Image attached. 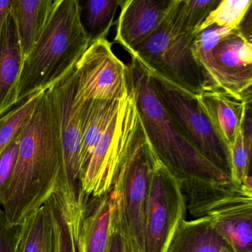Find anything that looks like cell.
<instances>
[{
  "label": "cell",
  "mask_w": 252,
  "mask_h": 252,
  "mask_svg": "<svg viewBox=\"0 0 252 252\" xmlns=\"http://www.w3.org/2000/svg\"><path fill=\"white\" fill-rule=\"evenodd\" d=\"M195 99L215 132L229 149L235 141L239 129L244 124L252 99H240L209 90H203L196 95Z\"/></svg>",
  "instance_id": "obj_12"
},
{
  "label": "cell",
  "mask_w": 252,
  "mask_h": 252,
  "mask_svg": "<svg viewBox=\"0 0 252 252\" xmlns=\"http://www.w3.org/2000/svg\"><path fill=\"white\" fill-rule=\"evenodd\" d=\"M194 37L174 30L166 16L159 29L130 56L146 68L195 97L203 91V80L193 55Z\"/></svg>",
  "instance_id": "obj_6"
},
{
  "label": "cell",
  "mask_w": 252,
  "mask_h": 252,
  "mask_svg": "<svg viewBox=\"0 0 252 252\" xmlns=\"http://www.w3.org/2000/svg\"><path fill=\"white\" fill-rule=\"evenodd\" d=\"M122 0H88L85 2L84 27L91 42L107 39Z\"/></svg>",
  "instance_id": "obj_19"
},
{
  "label": "cell",
  "mask_w": 252,
  "mask_h": 252,
  "mask_svg": "<svg viewBox=\"0 0 252 252\" xmlns=\"http://www.w3.org/2000/svg\"><path fill=\"white\" fill-rule=\"evenodd\" d=\"M130 57L126 64L128 86L158 160L179 183L232 181L207 161L184 136L158 96L148 70L135 57Z\"/></svg>",
  "instance_id": "obj_2"
},
{
  "label": "cell",
  "mask_w": 252,
  "mask_h": 252,
  "mask_svg": "<svg viewBox=\"0 0 252 252\" xmlns=\"http://www.w3.org/2000/svg\"><path fill=\"white\" fill-rule=\"evenodd\" d=\"M17 252H77L61 196L53 193L14 227Z\"/></svg>",
  "instance_id": "obj_9"
},
{
  "label": "cell",
  "mask_w": 252,
  "mask_h": 252,
  "mask_svg": "<svg viewBox=\"0 0 252 252\" xmlns=\"http://www.w3.org/2000/svg\"><path fill=\"white\" fill-rule=\"evenodd\" d=\"M54 3L55 0H12L11 13L15 20L24 59L42 35Z\"/></svg>",
  "instance_id": "obj_16"
},
{
  "label": "cell",
  "mask_w": 252,
  "mask_h": 252,
  "mask_svg": "<svg viewBox=\"0 0 252 252\" xmlns=\"http://www.w3.org/2000/svg\"><path fill=\"white\" fill-rule=\"evenodd\" d=\"M23 60L15 20L10 12L0 26V116L17 104Z\"/></svg>",
  "instance_id": "obj_13"
},
{
  "label": "cell",
  "mask_w": 252,
  "mask_h": 252,
  "mask_svg": "<svg viewBox=\"0 0 252 252\" xmlns=\"http://www.w3.org/2000/svg\"><path fill=\"white\" fill-rule=\"evenodd\" d=\"M171 0H125L121 4L114 42L129 54L159 29Z\"/></svg>",
  "instance_id": "obj_11"
},
{
  "label": "cell",
  "mask_w": 252,
  "mask_h": 252,
  "mask_svg": "<svg viewBox=\"0 0 252 252\" xmlns=\"http://www.w3.org/2000/svg\"><path fill=\"white\" fill-rule=\"evenodd\" d=\"M43 92L33 94L0 116V156L20 135Z\"/></svg>",
  "instance_id": "obj_21"
},
{
  "label": "cell",
  "mask_w": 252,
  "mask_h": 252,
  "mask_svg": "<svg viewBox=\"0 0 252 252\" xmlns=\"http://www.w3.org/2000/svg\"><path fill=\"white\" fill-rule=\"evenodd\" d=\"M220 0H171L166 17L174 30L183 34H197V30Z\"/></svg>",
  "instance_id": "obj_18"
},
{
  "label": "cell",
  "mask_w": 252,
  "mask_h": 252,
  "mask_svg": "<svg viewBox=\"0 0 252 252\" xmlns=\"http://www.w3.org/2000/svg\"><path fill=\"white\" fill-rule=\"evenodd\" d=\"M252 0H220L219 3L199 28L197 34L212 26L237 29L252 10Z\"/></svg>",
  "instance_id": "obj_22"
},
{
  "label": "cell",
  "mask_w": 252,
  "mask_h": 252,
  "mask_svg": "<svg viewBox=\"0 0 252 252\" xmlns=\"http://www.w3.org/2000/svg\"><path fill=\"white\" fill-rule=\"evenodd\" d=\"M64 163L60 108L48 89L20 132L14 170L0 192L10 227L18 225L57 191Z\"/></svg>",
  "instance_id": "obj_1"
},
{
  "label": "cell",
  "mask_w": 252,
  "mask_h": 252,
  "mask_svg": "<svg viewBox=\"0 0 252 252\" xmlns=\"http://www.w3.org/2000/svg\"><path fill=\"white\" fill-rule=\"evenodd\" d=\"M0 252H17L14 227H10L0 203Z\"/></svg>",
  "instance_id": "obj_25"
},
{
  "label": "cell",
  "mask_w": 252,
  "mask_h": 252,
  "mask_svg": "<svg viewBox=\"0 0 252 252\" xmlns=\"http://www.w3.org/2000/svg\"><path fill=\"white\" fill-rule=\"evenodd\" d=\"M109 252H140L126 228L125 221L116 212L115 207Z\"/></svg>",
  "instance_id": "obj_23"
},
{
  "label": "cell",
  "mask_w": 252,
  "mask_h": 252,
  "mask_svg": "<svg viewBox=\"0 0 252 252\" xmlns=\"http://www.w3.org/2000/svg\"><path fill=\"white\" fill-rule=\"evenodd\" d=\"M251 108L246 113L243 126L237 132L235 141L229 147L232 181L242 184L251 177L252 153V116Z\"/></svg>",
  "instance_id": "obj_20"
},
{
  "label": "cell",
  "mask_w": 252,
  "mask_h": 252,
  "mask_svg": "<svg viewBox=\"0 0 252 252\" xmlns=\"http://www.w3.org/2000/svg\"><path fill=\"white\" fill-rule=\"evenodd\" d=\"M122 98L115 101H88L79 152L81 181L85 175L94 149L109 122L119 109Z\"/></svg>",
  "instance_id": "obj_17"
},
{
  "label": "cell",
  "mask_w": 252,
  "mask_h": 252,
  "mask_svg": "<svg viewBox=\"0 0 252 252\" xmlns=\"http://www.w3.org/2000/svg\"><path fill=\"white\" fill-rule=\"evenodd\" d=\"M20 135L0 156V192L3 189L14 170L18 153Z\"/></svg>",
  "instance_id": "obj_24"
},
{
  "label": "cell",
  "mask_w": 252,
  "mask_h": 252,
  "mask_svg": "<svg viewBox=\"0 0 252 252\" xmlns=\"http://www.w3.org/2000/svg\"><path fill=\"white\" fill-rule=\"evenodd\" d=\"M187 210L210 220L215 229L241 252L252 244V188L246 184L180 183Z\"/></svg>",
  "instance_id": "obj_5"
},
{
  "label": "cell",
  "mask_w": 252,
  "mask_h": 252,
  "mask_svg": "<svg viewBox=\"0 0 252 252\" xmlns=\"http://www.w3.org/2000/svg\"><path fill=\"white\" fill-rule=\"evenodd\" d=\"M147 70L158 96L184 136L207 161L232 181L229 149L199 108L195 97Z\"/></svg>",
  "instance_id": "obj_7"
},
{
  "label": "cell",
  "mask_w": 252,
  "mask_h": 252,
  "mask_svg": "<svg viewBox=\"0 0 252 252\" xmlns=\"http://www.w3.org/2000/svg\"><path fill=\"white\" fill-rule=\"evenodd\" d=\"M77 94L86 101L119 100L127 91L126 64L107 39L91 42L75 67Z\"/></svg>",
  "instance_id": "obj_10"
},
{
  "label": "cell",
  "mask_w": 252,
  "mask_h": 252,
  "mask_svg": "<svg viewBox=\"0 0 252 252\" xmlns=\"http://www.w3.org/2000/svg\"><path fill=\"white\" fill-rule=\"evenodd\" d=\"M82 14L79 0H55L42 35L23 60L17 104L36 93L48 91L75 68L91 43Z\"/></svg>",
  "instance_id": "obj_3"
},
{
  "label": "cell",
  "mask_w": 252,
  "mask_h": 252,
  "mask_svg": "<svg viewBox=\"0 0 252 252\" xmlns=\"http://www.w3.org/2000/svg\"><path fill=\"white\" fill-rule=\"evenodd\" d=\"M187 206L179 181L158 160L150 180L143 226V252H167L185 220Z\"/></svg>",
  "instance_id": "obj_8"
},
{
  "label": "cell",
  "mask_w": 252,
  "mask_h": 252,
  "mask_svg": "<svg viewBox=\"0 0 252 252\" xmlns=\"http://www.w3.org/2000/svg\"><path fill=\"white\" fill-rule=\"evenodd\" d=\"M114 207L110 191L88 205L78 239L77 252H109Z\"/></svg>",
  "instance_id": "obj_14"
},
{
  "label": "cell",
  "mask_w": 252,
  "mask_h": 252,
  "mask_svg": "<svg viewBox=\"0 0 252 252\" xmlns=\"http://www.w3.org/2000/svg\"><path fill=\"white\" fill-rule=\"evenodd\" d=\"M192 53L203 76V90L252 99V39L240 28L212 26L199 32Z\"/></svg>",
  "instance_id": "obj_4"
},
{
  "label": "cell",
  "mask_w": 252,
  "mask_h": 252,
  "mask_svg": "<svg viewBox=\"0 0 252 252\" xmlns=\"http://www.w3.org/2000/svg\"><path fill=\"white\" fill-rule=\"evenodd\" d=\"M167 252H235L206 218L184 220Z\"/></svg>",
  "instance_id": "obj_15"
},
{
  "label": "cell",
  "mask_w": 252,
  "mask_h": 252,
  "mask_svg": "<svg viewBox=\"0 0 252 252\" xmlns=\"http://www.w3.org/2000/svg\"><path fill=\"white\" fill-rule=\"evenodd\" d=\"M12 0H0V26L3 24L5 19L11 12V6Z\"/></svg>",
  "instance_id": "obj_26"
}]
</instances>
